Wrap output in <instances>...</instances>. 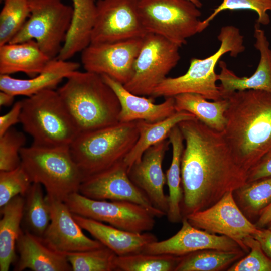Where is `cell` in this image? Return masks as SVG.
Segmentation results:
<instances>
[{
	"instance_id": "f6af8a7d",
	"label": "cell",
	"mask_w": 271,
	"mask_h": 271,
	"mask_svg": "<svg viewBox=\"0 0 271 271\" xmlns=\"http://www.w3.org/2000/svg\"><path fill=\"white\" fill-rule=\"evenodd\" d=\"M192 3H193L198 8H200L202 7V4L200 0H189Z\"/></svg>"
},
{
	"instance_id": "cb8c5ba5",
	"label": "cell",
	"mask_w": 271,
	"mask_h": 271,
	"mask_svg": "<svg viewBox=\"0 0 271 271\" xmlns=\"http://www.w3.org/2000/svg\"><path fill=\"white\" fill-rule=\"evenodd\" d=\"M51 60L34 40L0 45V75L23 72L30 78L40 73Z\"/></svg>"
},
{
	"instance_id": "b9f144b4",
	"label": "cell",
	"mask_w": 271,
	"mask_h": 271,
	"mask_svg": "<svg viewBox=\"0 0 271 271\" xmlns=\"http://www.w3.org/2000/svg\"><path fill=\"white\" fill-rule=\"evenodd\" d=\"M252 236L259 242L263 252L271 259V230L260 228L259 232Z\"/></svg>"
},
{
	"instance_id": "1f68e13d",
	"label": "cell",
	"mask_w": 271,
	"mask_h": 271,
	"mask_svg": "<svg viewBox=\"0 0 271 271\" xmlns=\"http://www.w3.org/2000/svg\"><path fill=\"white\" fill-rule=\"evenodd\" d=\"M233 192L246 216L260 215L271 203V176L246 183Z\"/></svg>"
},
{
	"instance_id": "e0dca14e",
	"label": "cell",
	"mask_w": 271,
	"mask_h": 271,
	"mask_svg": "<svg viewBox=\"0 0 271 271\" xmlns=\"http://www.w3.org/2000/svg\"><path fill=\"white\" fill-rule=\"evenodd\" d=\"M182 223L180 230L174 235L166 240H157L147 245L141 253L183 256L205 249L227 251L243 250L239 245L232 239L197 228L192 226L185 217L183 218Z\"/></svg>"
},
{
	"instance_id": "4fadbf2b",
	"label": "cell",
	"mask_w": 271,
	"mask_h": 271,
	"mask_svg": "<svg viewBox=\"0 0 271 271\" xmlns=\"http://www.w3.org/2000/svg\"><path fill=\"white\" fill-rule=\"evenodd\" d=\"M184 217L197 228L232 239L245 252L249 250L244 244V239L260 231L241 210L232 191L227 192L209 208L189 214Z\"/></svg>"
},
{
	"instance_id": "74e56055",
	"label": "cell",
	"mask_w": 271,
	"mask_h": 271,
	"mask_svg": "<svg viewBox=\"0 0 271 271\" xmlns=\"http://www.w3.org/2000/svg\"><path fill=\"white\" fill-rule=\"evenodd\" d=\"M248 10L254 11L258 14L257 23L266 25L270 23L267 11H271V0H223L213 12L200 24V32L204 31L219 13L225 10Z\"/></svg>"
},
{
	"instance_id": "ab89813d",
	"label": "cell",
	"mask_w": 271,
	"mask_h": 271,
	"mask_svg": "<svg viewBox=\"0 0 271 271\" xmlns=\"http://www.w3.org/2000/svg\"><path fill=\"white\" fill-rule=\"evenodd\" d=\"M21 108V101H17L8 113L0 116V137L13 125L20 123Z\"/></svg>"
},
{
	"instance_id": "44dd1931",
	"label": "cell",
	"mask_w": 271,
	"mask_h": 271,
	"mask_svg": "<svg viewBox=\"0 0 271 271\" xmlns=\"http://www.w3.org/2000/svg\"><path fill=\"white\" fill-rule=\"evenodd\" d=\"M16 250L19 257L14 270H72L65 254L53 249L42 237L27 230L22 229L17 241Z\"/></svg>"
},
{
	"instance_id": "6da1fadb",
	"label": "cell",
	"mask_w": 271,
	"mask_h": 271,
	"mask_svg": "<svg viewBox=\"0 0 271 271\" xmlns=\"http://www.w3.org/2000/svg\"><path fill=\"white\" fill-rule=\"evenodd\" d=\"M185 141L181 161L183 217L209 208L247 183L222 132L197 118L178 124Z\"/></svg>"
},
{
	"instance_id": "277c9868",
	"label": "cell",
	"mask_w": 271,
	"mask_h": 271,
	"mask_svg": "<svg viewBox=\"0 0 271 271\" xmlns=\"http://www.w3.org/2000/svg\"><path fill=\"white\" fill-rule=\"evenodd\" d=\"M139 137L137 120L79 133L69 146L83 179L124 160Z\"/></svg>"
},
{
	"instance_id": "ba28073f",
	"label": "cell",
	"mask_w": 271,
	"mask_h": 271,
	"mask_svg": "<svg viewBox=\"0 0 271 271\" xmlns=\"http://www.w3.org/2000/svg\"><path fill=\"white\" fill-rule=\"evenodd\" d=\"M30 15L9 43L36 41L50 59L57 58L70 28L73 7L61 0H29Z\"/></svg>"
},
{
	"instance_id": "7c38bea8",
	"label": "cell",
	"mask_w": 271,
	"mask_h": 271,
	"mask_svg": "<svg viewBox=\"0 0 271 271\" xmlns=\"http://www.w3.org/2000/svg\"><path fill=\"white\" fill-rule=\"evenodd\" d=\"M138 1L96 2L90 43H110L144 37L147 32L140 17Z\"/></svg>"
},
{
	"instance_id": "f35d334b",
	"label": "cell",
	"mask_w": 271,
	"mask_h": 271,
	"mask_svg": "<svg viewBox=\"0 0 271 271\" xmlns=\"http://www.w3.org/2000/svg\"><path fill=\"white\" fill-rule=\"evenodd\" d=\"M244 245L249 254L231 265L229 271H271V259L262 250L259 242L253 236L246 237Z\"/></svg>"
},
{
	"instance_id": "3957f363",
	"label": "cell",
	"mask_w": 271,
	"mask_h": 271,
	"mask_svg": "<svg viewBox=\"0 0 271 271\" xmlns=\"http://www.w3.org/2000/svg\"><path fill=\"white\" fill-rule=\"evenodd\" d=\"M57 91L79 134L119 122V100L101 75L76 71Z\"/></svg>"
},
{
	"instance_id": "d590c367",
	"label": "cell",
	"mask_w": 271,
	"mask_h": 271,
	"mask_svg": "<svg viewBox=\"0 0 271 271\" xmlns=\"http://www.w3.org/2000/svg\"><path fill=\"white\" fill-rule=\"evenodd\" d=\"M32 184L21 164L12 170L0 171V207L18 195L24 197Z\"/></svg>"
},
{
	"instance_id": "603a6c76",
	"label": "cell",
	"mask_w": 271,
	"mask_h": 271,
	"mask_svg": "<svg viewBox=\"0 0 271 271\" xmlns=\"http://www.w3.org/2000/svg\"><path fill=\"white\" fill-rule=\"evenodd\" d=\"M76 62L51 59L38 75L28 79H17L9 75H0V90L13 95L32 96L41 91L54 89L64 78L77 71Z\"/></svg>"
},
{
	"instance_id": "7dc6e473",
	"label": "cell",
	"mask_w": 271,
	"mask_h": 271,
	"mask_svg": "<svg viewBox=\"0 0 271 271\" xmlns=\"http://www.w3.org/2000/svg\"><path fill=\"white\" fill-rule=\"evenodd\" d=\"M271 156V152H270L268 154V155H267L266 157H265L264 158H266V157H268V156Z\"/></svg>"
},
{
	"instance_id": "7a4b0ae2",
	"label": "cell",
	"mask_w": 271,
	"mask_h": 271,
	"mask_svg": "<svg viewBox=\"0 0 271 271\" xmlns=\"http://www.w3.org/2000/svg\"><path fill=\"white\" fill-rule=\"evenodd\" d=\"M223 98L229 101L223 134L248 174L271 152V92L236 91Z\"/></svg>"
},
{
	"instance_id": "836d02e7",
	"label": "cell",
	"mask_w": 271,
	"mask_h": 271,
	"mask_svg": "<svg viewBox=\"0 0 271 271\" xmlns=\"http://www.w3.org/2000/svg\"><path fill=\"white\" fill-rule=\"evenodd\" d=\"M65 254L73 271L116 270L115 261L117 255L105 246Z\"/></svg>"
},
{
	"instance_id": "d6986e66",
	"label": "cell",
	"mask_w": 271,
	"mask_h": 271,
	"mask_svg": "<svg viewBox=\"0 0 271 271\" xmlns=\"http://www.w3.org/2000/svg\"><path fill=\"white\" fill-rule=\"evenodd\" d=\"M254 47L260 54V60L255 72L249 77H239L229 70L225 62L219 61L221 72L218 80L222 97L236 91L260 90L271 92V49L265 32L256 23L254 25Z\"/></svg>"
},
{
	"instance_id": "ac0fdd59",
	"label": "cell",
	"mask_w": 271,
	"mask_h": 271,
	"mask_svg": "<svg viewBox=\"0 0 271 271\" xmlns=\"http://www.w3.org/2000/svg\"><path fill=\"white\" fill-rule=\"evenodd\" d=\"M170 144L164 139L149 147L141 160L128 169L131 181L139 188L156 209L167 215L169 197L165 194L166 176L162 169V163Z\"/></svg>"
},
{
	"instance_id": "7bdbcfd3",
	"label": "cell",
	"mask_w": 271,
	"mask_h": 271,
	"mask_svg": "<svg viewBox=\"0 0 271 271\" xmlns=\"http://www.w3.org/2000/svg\"><path fill=\"white\" fill-rule=\"evenodd\" d=\"M271 222V203L262 211L256 223L255 226L259 229L263 228Z\"/></svg>"
},
{
	"instance_id": "e575fe53",
	"label": "cell",
	"mask_w": 271,
	"mask_h": 271,
	"mask_svg": "<svg viewBox=\"0 0 271 271\" xmlns=\"http://www.w3.org/2000/svg\"><path fill=\"white\" fill-rule=\"evenodd\" d=\"M29 15V0H4L0 13V45L10 42Z\"/></svg>"
},
{
	"instance_id": "d6a6232c",
	"label": "cell",
	"mask_w": 271,
	"mask_h": 271,
	"mask_svg": "<svg viewBox=\"0 0 271 271\" xmlns=\"http://www.w3.org/2000/svg\"><path fill=\"white\" fill-rule=\"evenodd\" d=\"M182 257L139 253L117 256L115 264L118 271H175Z\"/></svg>"
},
{
	"instance_id": "f1b7e54d",
	"label": "cell",
	"mask_w": 271,
	"mask_h": 271,
	"mask_svg": "<svg viewBox=\"0 0 271 271\" xmlns=\"http://www.w3.org/2000/svg\"><path fill=\"white\" fill-rule=\"evenodd\" d=\"M168 139L172 147V162L166 173L169 194V209L167 213L168 220L172 223L182 221L181 203L183 189L181 183V161L184 149V138L178 125L170 132Z\"/></svg>"
},
{
	"instance_id": "d4e9b609",
	"label": "cell",
	"mask_w": 271,
	"mask_h": 271,
	"mask_svg": "<svg viewBox=\"0 0 271 271\" xmlns=\"http://www.w3.org/2000/svg\"><path fill=\"white\" fill-rule=\"evenodd\" d=\"M72 1L73 14L71 25L57 57L62 60H68L90 44L95 20V0Z\"/></svg>"
},
{
	"instance_id": "ee69618b",
	"label": "cell",
	"mask_w": 271,
	"mask_h": 271,
	"mask_svg": "<svg viewBox=\"0 0 271 271\" xmlns=\"http://www.w3.org/2000/svg\"><path fill=\"white\" fill-rule=\"evenodd\" d=\"M15 96L5 91L0 92V105L2 106H9L14 102Z\"/></svg>"
},
{
	"instance_id": "7402d4cb",
	"label": "cell",
	"mask_w": 271,
	"mask_h": 271,
	"mask_svg": "<svg viewBox=\"0 0 271 271\" xmlns=\"http://www.w3.org/2000/svg\"><path fill=\"white\" fill-rule=\"evenodd\" d=\"M73 215L83 229L117 256L141 253L147 245L158 240L155 235L148 232H131L77 214Z\"/></svg>"
},
{
	"instance_id": "30bf717a",
	"label": "cell",
	"mask_w": 271,
	"mask_h": 271,
	"mask_svg": "<svg viewBox=\"0 0 271 271\" xmlns=\"http://www.w3.org/2000/svg\"><path fill=\"white\" fill-rule=\"evenodd\" d=\"M179 48L160 35L147 33L135 61L133 75L124 87L134 94L151 97L180 59Z\"/></svg>"
},
{
	"instance_id": "484cf974",
	"label": "cell",
	"mask_w": 271,
	"mask_h": 271,
	"mask_svg": "<svg viewBox=\"0 0 271 271\" xmlns=\"http://www.w3.org/2000/svg\"><path fill=\"white\" fill-rule=\"evenodd\" d=\"M25 198L19 195L1 208L0 270H9L16 261V244L22 230Z\"/></svg>"
},
{
	"instance_id": "83f0119b",
	"label": "cell",
	"mask_w": 271,
	"mask_h": 271,
	"mask_svg": "<svg viewBox=\"0 0 271 271\" xmlns=\"http://www.w3.org/2000/svg\"><path fill=\"white\" fill-rule=\"evenodd\" d=\"M173 97L176 111L189 112L211 129L219 132L224 130L226 122L225 113L229 105L227 98L210 102L202 95L193 93Z\"/></svg>"
},
{
	"instance_id": "52a82bcc",
	"label": "cell",
	"mask_w": 271,
	"mask_h": 271,
	"mask_svg": "<svg viewBox=\"0 0 271 271\" xmlns=\"http://www.w3.org/2000/svg\"><path fill=\"white\" fill-rule=\"evenodd\" d=\"M21 165L32 183L40 184L47 195L64 201L77 192L83 179L69 147L46 148L31 145L20 150Z\"/></svg>"
},
{
	"instance_id": "5b68a950",
	"label": "cell",
	"mask_w": 271,
	"mask_h": 271,
	"mask_svg": "<svg viewBox=\"0 0 271 271\" xmlns=\"http://www.w3.org/2000/svg\"><path fill=\"white\" fill-rule=\"evenodd\" d=\"M20 123L32 145L69 147L79 134L57 92L46 90L21 100Z\"/></svg>"
},
{
	"instance_id": "2e32d148",
	"label": "cell",
	"mask_w": 271,
	"mask_h": 271,
	"mask_svg": "<svg viewBox=\"0 0 271 271\" xmlns=\"http://www.w3.org/2000/svg\"><path fill=\"white\" fill-rule=\"evenodd\" d=\"M51 220L42 237L44 241L55 251L66 254L92 250L104 246L96 239L86 236L74 218L64 201L46 195Z\"/></svg>"
},
{
	"instance_id": "9a60e30c",
	"label": "cell",
	"mask_w": 271,
	"mask_h": 271,
	"mask_svg": "<svg viewBox=\"0 0 271 271\" xmlns=\"http://www.w3.org/2000/svg\"><path fill=\"white\" fill-rule=\"evenodd\" d=\"M78 192L94 200L131 202L142 206L155 217L166 216L154 207L143 192L131 181L124 160L84 178Z\"/></svg>"
},
{
	"instance_id": "5bb4252c",
	"label": "cell",
	"mask_w": 271,
	"mask_h": 271,
	"mask_svg": "<svg viewBox=\"0 0 271 271\" xmlns=\"http://www.w3.org/2000/svg\"><path fill=\"white\" fill-rule=\"evenodd\" d=\"M143 39L90 43L81 52V63L86 71L107 75L124 85L133 75Z\"/></svg>"
},
{
	"instance_id": "4316f807",
	"label": "cell",
	"mask_w": 271,
	"mask_h": 271,
	"mask_svg": "<svg viewBox=\"0 0 271 271\" xmlns=\"http://www.w3.org/2000/svg\"><path fill=\"white\" fill-rule=\"evenodd\" d=\"M196 118L189 112L180 111H176L168 117L155 122L137 120L139 137L134 147L124 160L128 170L134 163L141 160L145 151L149 147L167 139L171 130L179 122Z\"/></svg>"
},
{
	"instance_id": "bcb514c9",
	"label": "cell",
	"mask_w": 271,
	"mask_h": 271,
	"mask_svg": "<svg viewBox=\"0 0 271 271\" xmlns=\"http://www.w3.org/2000/svg\"><path fill=\"white\" fill-rule=\"evenodd\" d=\"M268 225H269L268 228L271 230V222Z\"/></svg>"
},
{
	"instance_id": "f546056e",
	"label": "cell",
	"mask_w": 271,
	"mask_h": 271,
	"mask_svg": "<svg viewBox=\"0 0 271 271\" xmlns=\"http://www.w3.org/2000/svg\"><path fill=\"white\" fill-rule=\"evenodd\" d=\"M24 198V229L42 237L51 220L49 205L44 195L42 186L32 183Z\"/></svg>"
},
{
	"instance_id": "9c48e42d",
	"label": "cell",
	"mask_w": 271,
	"mask_h": 271,
	"mask_svg": "<svg viewBox=\"0 0 271 271\" xmlns=\"http://www.w3.org/2000/svg\"><path fill=\"white\" fill-rule=\"evenodd\" d=\"M138 8L147 33L160 35L179 47L201 32V13L189 0H138Z\"/></svg>"
},
{
	"instance_id": "ffe728a7",
	"label": "cell",
	"mask_w": 271,
	"mask_h": 271,
	"mask_svg": "<svg viewBox=\"0 0 271 271\" xmlns=\"http://www.w3.org/2000/svg\"><path fill=\"white\" fill-rule=\"evenodd\" d=\"M101 76L114 92L120 102L119 122L144 120L155 122L168 117L176 112L174 97H167L162 103L156 104L154 98H146L134 94L128 91L123 84L110 77L106 75Z\"/></svg>"
},
{
	"instance_id": "8992f818",
	"label": "cell",
	"mask_w": 271,
	"mask_h": 271,
	"mask_svg": "<svg viewBox=\"0 0 271 271\" xmlns=\"http://www.w3.org/2000/svg\"><path fill=\"white\" fill-rule=\"evenodd\" d=\"M217 38L221 44L215 53L202 59L192 58L186 73L177 77H166L156 87L151 97L167 98L193 93L207 100L216 101L223 98L216 85L218 74L215 72V67L224 54L230 52L231 56L235 57L245 50V47L243 36L234 26L222 27Z\"/></svg>"
},
{
	"instance_id": "60d3db41",
	"label": "cell",
	"mask_w": 271,
	"mask_h": 271,
	"mask_svg": "<svg viewBox=\"0 0 271 271\" xmlns=\"http://www.w3.org/2000/svg\"><path fill=\"white\" fill-rule=\"evenodd\" d=\"M271 176V156L263 159L248 173L247 183Z\"/></svg>"
},
{
	"instance_id": "4dcf8cb0",
	"label": "cell",
	"mask_w": 271,
	"mask_h": 271,
	"mask_svg": "<svg viewBox=\"0 0 271 271\" xmlns=\"http://www.w3.org/2000/svg\"><path fill=\"white\" fill-rule=\"evenodd\" d=\"M243 250L205 249L183 256L175 271H218L227 268L242 256Z\"/></svg>"
},
{
	"instance_id": "8fae6325",
	"label": "cell",
	"mask_w": 271,
	"mask_h": 271,
	"mask_svg": "<svg viewBox=\"0 0 271 271\" xmlns=\"http://www.w3.org/2000/svg\"><path fill=\"white\" fill-rule=\"evenodd\" d=\"M72 213L134 233L149 232L155 225V217L145 208L125 201L98 200L78 192L64 201Z\"/></svg>"
},
{
	"instance_id": "8d00e7d4",
	"label": "cell",
	"mask_w": 271,
	"mask_h": 271,
	"mask_svg": "<svg viewBox=\"0 0 271 271\" xmlns=\"http://www.w3.org/2000/svg\"><path fill=\"white\" fill-rule=\"evenodd\" d=\"M26 141L25 134L13 127L0 137V171L12 170L21 165L20 150Z\"/></svg>"
}]
</instances>
